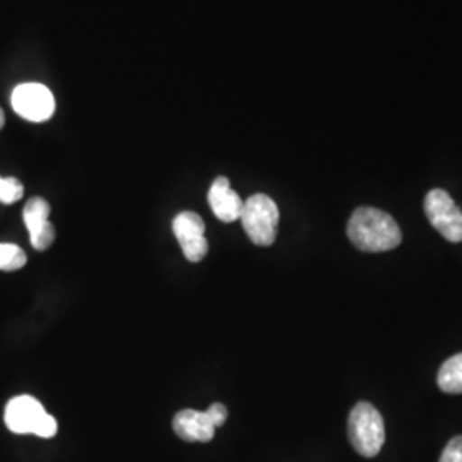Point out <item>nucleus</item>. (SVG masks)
<instances>
[{
    "label": "nucleus",
    "instance_id": "f03ea898",
    "mask_svg": "<svg viewBox=\"0 0 462 462\" xmlns=\"http://www.w3.org/2000/svg\"><path fill=\"white\" fill-rule=\"evenodd\" d=\"M7 429L17 435H36L42 439H51L57 433V420L45 411L43 404L33 396L13 397L4 413Z\"/></svg>",
    "mask_w": 462,
    "mask_h": 462
},
{
    "label": "nucleus",
    "instance_id": "9b49d317",
    "mask_svg": "<svg viewBox=\"0 0 462 462\" xmlns=\"http://www.w3.org/2000/svg\"><path fill=\"white\" fill-rule=\"evenodd\" d=\"M437 382L447 394H462V353L450 356L440 366Z\"/></svg>",
    "mask_w": 462,
    "mask_h": 462
},
{
    "label": "nucleus",
    "instance_id": "f8f14e48",
    "mask_svg": "<svg viewBox=\"0 0 462 462\" xmlns=\"http://www.w3.org/2000/svg\"><path fill=\"white\" fill-rule=\"evenodd\" d=\"M26 265V254L14 244H0V271H17Z\"/></svg>",
    "mask_w": 462,
    "mask_h": 462
},
{
    "label": "nucleus",
    "instance_id": "6e6552de",
    "mask_svg": "<svg viewBox=\"0 0 462 462\" xmlns=\"http://www.w3.org/2000/svg\"><path fill=\"white\" fill-rule=\"evenodd\" d=\"M24 225L30 231V242L36 250L43 252L55 242V228L50 223V204L43 198H32L23 211Z\"/></svg>",
    "mask_w": 462,
    "mask_h": 462
},
{
    "label": "nucleus",
    "instance_id": "1a4fd4ad",
    "mask_svg": "<svg viewBox=\"0 0 462 462\" xmlns=\"http://www.w3.org/2000/svg\"><path fill=\"white\" fill-rule=\"evenodd\" d=\"M208 202L216 217L223 223L238 221L244 209V200L231 189L230 180L226 177L216 179L209 189Z\"/></svg>",
    "mask_w": 462,
    "mask_h": 462
},
{
    "label": "nucleus",
    "instance_id": "4468645a",
    "mask_svg": "<svg viewBox=\"0 0 462 462\" xmlns=\"http://www.w3.org/2000/svg\"><path fill=\"white\" fill-rule=\"evenodd\" d=\"M439 462H462V435L448 440Z\"/></svg>",
    "mask_w": 462,
    "mask_h": 462
},
{
    "label": "nucleus",
    "instance_id": "7ed1b4c3",
    "mask_svg": "<svg viewBox=\"0 0 462 462\" xmlns=\"http://www.w3.org/2000/svg\"><path fill=\"white\" fill-rule=\"evenodd\" d=\"M347 435L355 450L364 457H375L385 442L383 418L366 401L358 402L347 418Z\"/></svg>",
    "mask_w": 462,
    "mask_h": 462
},
{
    "label": "nucleus",
    "instance_id": "0eeeda50",
    "mask_svg": "<svg viewBox=\"0 0 462 462\" xmlns=\"http://www.w3.org/2000/svg\"><path fill=\"white\" fill-rule=\"evenodd\" d=\"M173 233L180 244L189 263H200L209 250L206 238V225L194 211H183L173 219Z\"/></svg>",
    "mask_w": 462,
    "mask_h": 462
},
{
    "label": "nucleus",
    "instance_id": "423d86ee",
    "mask_svg": "<svg viewBox=\"0 0 462 462\" xmlns=\"http://www.w3.org/2000/svg\"><path fill=\"white\" fill-rule=\"evenodd\" d=\"M11 103L17 116L36 124L49 120L55 112V98L43 84H19L13 91Z\"/></svg>",
    "mask_w": 462,
    "mask_h": 462
},
{
    "label": "nucleus",
    "instance_id": "2eb2a0df",
    "mask_svg": "<svg viewBox=\"0 0 462 462\" xmlns=\"http://www.w3.org/2000/svg\"><path fill=\"white\" fill-rule=\"evenodd\" d=\"M206 413L209 414V418L213 420L216 429L221 427V425L226 421V418H228V410H226V406L221 404V402L211 404V406L206 410Z\"/></svg>",
    "mask_w": 462,
    "mask_h": 462
},
{
    "label": "nucleus",
    "instance_id": "f257e3e1",
    "mask_svg": "<svg viewBox=\"0 0 462 462\" xmlns=\"http://www.w3.org/2000/svg\"><path fill=\"white\" fill-rule=\"evenodd\" d=\"M347 238L362 252H387L399 247L402 231L396 219L375 208H358L347 221Z\"/></svg>",
    "mask_w": 462,
    "mask_h": 462
},
{
    "label": "nucleus",
    "instance_id": "dca6fc26",
    "mask_svg": "<svg viewBox=\"0 0 462 462\" xmlns=\"http://www.w3.org/2000/svg\"><path fill=\"white\" fill-rule=\"evenodd\" d=\"M4 124H5V116H4V112H2V108H0V129L4 127Z\"/></svg>",
    "mask_w": 462,
    "mask_h": 462
},
{
    "label": "nucleus",
    "instance_id": "ddd939ff",
    "mask_svg": "<svg viewBox=\"0 0 462 462\" xmlns=\"http://www.w3.org/2000/svg\"><path fill=\"white\" fill-rule=\"evenodd\" d=\"M24 194V187L14 177H0V202L2 204H14Z\"/></svg>",
    "mask_w": 462,
    "mask_h": 462
},
{
    "label": "nucleus",
    "instance_id": "9d476101",
    "mask_svg": "<svg viewBox=\"0 0 462 462\" xmlns=\"http://www.w3.org/2000/svg\"><path fill=\"white\" fill-rule=\"evenodd\" d=\"M173 430L185 442H209L215 439L216 427L206 411L182 410L173 418Z\"/></svg>",
    "mask_w": 462,
    "mask_h": 462
},
{
    "label": "nucleus",
    "instance_id": "20e7f679",
    "mask_svg": "<svg viewBox=\"0 0 462 462\" xmlns=\"http://www.w3.org/2000/svg\"><path fill=\"white\" fill-rule=\"evenodd\" d=\"M244 230L252 244L259 247H269L276 242L280 209L276 202L265 194H254L244 202L240 215Z\"/></svg>",
    "mask_w": 462,
    "mask_h": 462
},
{
    "label": "nucleus",
    "instance_id": "39448f33",
    "mask_svg": "<svg viewBox=\"0 0 462 462\" xmlns=\"http://www.w3.org/2000/svg\"><path fill=\"white\" fill-rule=\"evenodd\" d=\"M425 215L446 240L452 244L462 242V211L446 190H430L425 198Z\"/></svg>",
    "mask_w": 462,
    "mask_h": 462
}]
</instances>
